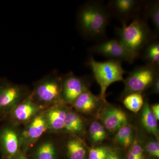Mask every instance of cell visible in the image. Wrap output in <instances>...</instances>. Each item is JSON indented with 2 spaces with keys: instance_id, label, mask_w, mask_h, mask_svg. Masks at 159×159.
Listing matches in <instances>:
<instances>
[{
  "instance_id": "obj_23",
  "label": "cell",
  "mask_w": 159,
  "mask_h": 159,
  "mask_svg": "<svg viewBox=\"0 0 159 159\" xmlns=\"http://www.w3.org/2000/svg\"><path fill=\"white\" fill-rule=\"evenodd\" d=\"M145 16L150 19L154 27L157 35L159 31V2L158 1H151L146 5Z\"/></svg>"
},
{
  "instance_id": "obj_12",
  "label": "cell",
  "mask_w": 159,
  "mask_h": 159,
  "mask_svg": "<svg viewBox=\"0 0 159 159\" xmlns=\"http://www.w3.org/2000/svg\"><path fill=\"white\" fill-rule=\"evenodd\" d=\"M143 2L139 0H112L107 6L111 16L118 19L121 24H127L129 20L137 16Z\"/></svg>"
},
{
  "instance_id": "obj_8",
  "label": "cell",
  "mask_w": 159,
  "mask_h": 159,
  "mask_svg": "<svg viewBox=\"0 0 159 159\" xmlns=\"http://www.w3.org/2000/svg\"><path fill=\"white\" fill-rule=\"evenodd\" d=\"M44 111L24 125L20 130L21 150L24 153L28 154L44 134L48 133Z\"/></svg>"
},
{
  "instance_id": "obj_17",
  "label": "cell",
  "mask_w": 159,
  "mask_h": 159,
  "mask_svg": "<svg viewBox=\"0 0 159 159\" xmlns=\"http://www.w3.org/2000/svg\"><path fill=\"white\" fill-rule=\"evenodd\" d=\"M84 122L81 117L76 112L68 109L63 132L77 136L84 129Z\"/></svg>"
},
{
  "instance_id": "obj_20",
  "label": "cell",
  "mask_w": 159,
  "mask_h": 159,
  "mask_svg": "<svg viewBox=\"0 0 159 159\" xmlns=\"http://www.w3.org/2000/svg\"><path fill=\"white\" fill-rule=\"evenodd\" d=\"M133 132L129 125H125L117 131L115 137V142L124 148L131 146L133 143Z\"/></svg>"
},
{
  "instance_id": "obj_28",
  "label": "cell",
  "mask_w": 159,
  "mask_h": 159,
  "mask_svg": "<svg viewBox=\"0 0 159 159\" xmlns=\"http://www.w3.org/2000/svg\"><path fill=\"white\" fill-rule=\"evenodd\" d=\"M151 109L154 115L156 117L157 120H158L159 119V105L158 103H156V104L152 106Z\"/></svg>"
},
{
  "instance_id": "obj_30",
  "label": "cell",
  "mask_w": 159,
  "mask_h": 159,
  "mask_svg": "<svg viewBox=\"0 0 159 159\" xmlns=\"http://www.w3.org/2000/svg\"><path fill=\"white\" fill-rule=\"evenodd\" d=\"M153 92L156 93L158 94L159 91V77H157L153 83Z\"/></svg>"
},
{
  "instance_id": "obj_5",
  "label": "cell",
  "mask_w": 159,
  "mask_h": 159,
  "mask_svg": "<svg viewBox=\"0 0 159 159\" xmlns=\"http://www.w3.org/2000/svg\"><path fill=\"white\" fill-rule=\"evenodd\" d=\"M26 86L0 78V120L3 121L17 105L31 93Z\"/></svg>"
},
{
  "instance_id": "obj_22",
  "label": "cell",
  "mask_w": 159,
  "mask_h": 159,
  "mask_svg": "<svg viewBox=\"0 0 159 159\" xmlns=\"http://www.w3.org/2000/svg\"><path fill=\"white\" fill-rule=\"evenodd\" d=\"M123 104L129 111L137 113L144 105V99L141 93H135L126 95Z\"/></svg>"
},
{
  "instance_id": "obj_21",
  "label": "cell",
  "mask_w": 159,
  "mask_h": 159,
  "mask_svg": "<svg viewBox=\"0 0 159 159\" xmlns=\"http://www.w3.org/2000/svg\"><path fill=\"white\" fill-rule=\"evenodd\" d=\"M143 58L147 61V64L159 66V43L152 41L144 48Z\"/></svg>"
},
{
  "instance_id": "obj_24",
  "label": "cell",
  "mask_w": 159,
  "mask_h": 159,
  "mask_svg": "<svg viewBox=\"0 0 159 159\" xmlns=\"http://www.w3.org/2000/svg\"><path fill=\"white\" fill-rule=\"evenodd\" d=\"M89 134L93 143H99L104 141L107 136L106 132L103 126L99 122H92L89 129Z\"/></svg>"
},
{
  "instance_id": "obj_4",
  "label": "cell",
  "mask_w": 159,
  "mask_h": 159,
  "mask_svg": "<svg viewBox=\"0 0 159 159\" xmlns=\"http://www.w3.org/2000/svg\"><path fill=\"white\" fill-rule=\"evenodd\" d=\"M61 79L54 71L37 81L31 93L34 101L45 109L61 102Z\"/></svg>"
},
{
  "instance_id": "obj_32",
  "label": "cell",
  "mask_w": 159,
  "mask_h": 159,
  "mask_svg": "<svg viewBox=\"0 0 159 159\" xmlns=\"http://www.w3.org/2000/svg\"><path fill=\"white\" fill-rule=\"evenodd\" d=\"M127 159H141L140 158L134 155L131 152H130L129 151L128 154L127 155Z\"/></svg>"
},
{
  "instance_id": "obj_16",
  "label": "cell",
  "mask_w": 159,
  "mask_h": 159,
  "mask_svg": "<svg viewBox=\"0 0 159 159\" xmlns=\"http://www.w3.org/2000/svg\"><path fill=\"white\" fill-rule=\"evenodd\" d=\"M98 101V98L88 89L80 94L72 105L77 111L89 113L96 108Z\"/></svg>"
},
{
  "instance_id": "obj_26",
  "label": "cell",
  "mask_w": 159,
  "mask_h": 159,
  "mask_svg": "<svg viewBox=\"0 0 159 159\" xmlns=\"http://www.w3.org/2000/svg\"><path fill=\"white\" fill-rule=\"evenodd\" d=\"M146 151L152 157H159V144L157 141H150L145 146Z\"/></svg>"
},
{
  "instance_id": "obj_3",
  "label": "cell",
  "mask_w": 159,
  "mask_h": 159,
  "mask_svg": "<svg viewBox=\"0 0 159 159\" xmlns=\"http://www.w3.org/2000/svg\"><path fill=\"white\" fill-rule=\"evenodd\" d=\"M86 65L90 67L100 86V99L105 102L106 93L108 87L114 82L124 81L123 75L126 71L122 68V62L113 60L98 61L91 56Z\"/></svg>"
},
{
  "instance_id": "obj_11",
  "label": "cell",
  "mask_w": 159,
  "mask_h": 159,
  "mask_svg": "<svg viewBox=\"0 0 159 159\" xmlns=\"http://www.w3.org/2000/svg\"><path fill=\"white\" fill-rule=\"evenodd\" d=\"M87 90H88V85L84 78L73 73L66 74L61 79V102L72 105L77 97Z\"/></svg>"
},
{
  "instance_id": "obj_14",
  "label": "cell",
  "mask_w": 159,
  "mask_h": 159,
  "mask_svg": "<svg viewBox=\"0 0 159 159\" xmlns=\"http://www.w3.org/2000/svg\"><path fill=\"white\" fill-rule=\"evenodd\" d=\"M102 122L106 128L111 132L117 131L126 125V114L119 109L112 107L106 111L102 115Z\"/></svg>"
},
{
  "instance_id": "obj_6",
  "label": "cell",
  "mask_w": 159,
  "mask_h": 159,
  "mask_svg": "<svg viewBox=\"0 0 159 159\" xmlns=\"http://www.w3.org/2000/svg\"><path fill=\"white\" fill-rule=\"evenodd\" d=\"M158 70L159 66L149 64L135 69L125 80L124 95L140 93L145 90L158 77Z\"/></svg>"
},
{
  "instance_id": "obj_2",
  "label": "cell",
  "mask_w": 159,
  "mask_h": 159,
  "mask_svg": "<svg viewBox=\"0 0 159 159\" xmlns=\"http://www.w3.org/2000/svg\"><path fill=\"white\" fill-rule=\"evenodd\" d=\"M116 31L118 40L124 48L138 57L143 49L157 36L151 30L146 19L139 16L135 18L128 25L122 24Z\"/></svg>"
},
{
  "instance_id": "obj_9",
  "label": "cell",
  "mask_w": 159,
  "mask_h": 159,
  "mask_svg": "<svg viewBox=\"0 0 159 159\" xmlns=\"http://www.w3.org/2000/svg\"><path fill=\"white\" fill-rule=\"evenodd\" d=\"M91 54H99L109 60L132 63L138 56L128 51L118 39L101 42L89 48Z\"/></svg>"
},
{
  "instance_id": "obj_31",
  "label": "cell",
  "mask_w": 159,
  "mask_h": 159,
  "mask_svg": "<svg viewBox=\"0 0 159 159\" xmlns=\"http://www.w3.org/2000/svg\"><path fill=\"white\" fill-rule=\"evenodd\" d=\"M14 159H30L28 157V154L24 153L21 150L19 152L18 154L15 157Z\"/></svg>"
},
{
  "instance_id": "obj_13",
  "label": "cell",
  "mask_w": 159,
  "mask_h": 159,
  "mask_svg": "<svg viewBox=\"0 0 159 159\" xmlns=\"http://www.w3.org/2000/svg\"><path fill=\"white\" fill-rule=\"evenodd\" d=\"M61 102L54 104L44 111L48 133L62 132L68 109Z\"/></svg>"
},
{
  "instance_id": "obj_10",
  "label": "cell",
  "mask_w": 159,
  "mask_h": 159,
  "mask_svg": "<svg viewBox=\"0 0 159 159\" xmlns=\"http://www.w3.org/2000/svg\"><path fill=\"white\" fill-rule=\"evenodd\" d=\"M45 110L34 101L30 93L12 110L3 122L6 121L17 126L25 125Z\"/></svg>"
},
{
  "instance_id": "obj_29",
  "label": "cell",
  "mask_w": 159,
  "mask_h": 159,
  "mask_svg": "<svg viewBox=\"0 0 159 159\" xmlns=\"http://www.w3.org/2000/svg\"><path fill=\"white\" fill-rule=\"evenodd\" d=\"M105 159H119V158L116 151L110 150Z\"/></svg>"
},
{
  "instance_id": "obj_19",
  "label": "cell",
  "mask_w": 159,
  "mask_h": 159,
  "mask_svg": "<svg viewBox=\"0 0 159 159\" xmlns=\"http://www.w3.org/2000/svg\"><path fill=\"white\" fill-rule=\"evenodd\" d=\"M142 115V122L144 128L155 136L158 137L157 119L152 111L147 102L144 103Z\"/></svg>"
},
{
  "instance_id": "obj_1",
  "label": "cell",
  "mask_w": 159,
  "mask_h": 159,
  "mask_svg": "<svg viewBox=\"0 0 159 159\" xmlns=\"http://www.w3.org/2000/svg\"><path fill=\"white\" fill-rule=\"evenodd\" d=\"M111 16L107 6L100 1L86 2L77 12V24L80 33L89 40L104 39Z\"/></svg>"
},
{
  "instance_id": "obj_18",
  "label": "cell",
  "mask_w": 159,
  "mask_h": 159,
  "mask_svg": "<svg viewBox=\"0 0 159 159\" xmlns=\"http://www.w3.org/2000/svg\"><path fill=\"white\" fill-rule=\"evenodd\" d=\"M68 159H84L86 153L85 146L82 140L77 136H72L66 145Z\"/></svg>"
},
{
  "instance_id": "obj_15",
  "label": "cell",
  "mask_w": 159,
  "mask_h": 159,
  "mask_svg": "<svg viewBox=\"0 0 159 159\" xmlns=\"http://www.w3.org/2000/svg\"><path fill=\"white\" fill-rule=\"evenodd\" d=\"M33 148L32 159H57V146L51 139L48 138L39 141L32 149Z\"/></svg>"
},
{
  "instance_id": "obj_27",
  "label": "cell",
  "mask_w": 159,
  "mask_h": 159,
  "mask_svg": "<svg viewBox=\"0 0 159 159\" xmlns=\"http://www.w3.org/2000/svg\"><path fill=\"white\" fill-rule=\"evenodd\" d=\"M129 151L140 159H144V150L141 145L138 142L135 141L133 142Z\"/></svg>"
},
{
  "instance_id": "obj_7",
  "label": "cell",
  "mask_w": 159,
  "mask_h": 159,
  "mask_svg": "<svg viewBox=\"0 0 159 159\" xmlns=\"http://www.w3.org/2000/svg\"><path fill=\"white\" fill-rule=\"evenodd\" d=\"M19 126L4 121L0 126L1 159H14L21 151Z\"/></svg>"
},
{
  "instance_id": "obj_25",
  "label": "cell",
  "mask_w": 159,
  "mask_h": 159,
  "mask_svg": "<svg viewBox=\"0 0 159 159\" xmlns=\"http://www.w3.org/2000/svg\"><path fill=\"white\" fill-rule=\"evenodd\" d=\"M110 150L105 146L91 148L89 151V159H105Z\"/></svg>"
}]
</instances>
